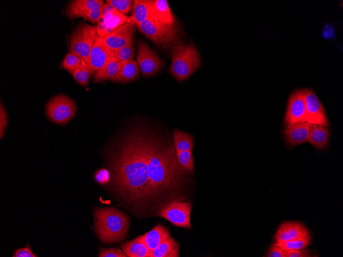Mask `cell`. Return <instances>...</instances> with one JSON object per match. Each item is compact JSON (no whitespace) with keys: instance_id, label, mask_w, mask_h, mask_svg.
<instances>
[{"instance_id":"cell-1","label":"cell","mask_w":343,"mask_h":257,"mask_svg":"<svg viewBox=\"0 0 343 257\" xmlns=\"http://www.w3.org/2000/svg\"><path fill=\"white\" fill-rule=\"evenodd\" d=\"M147 134L135 132L126 137L112 157V182L117 191L130 202L141 203L153 195L147 163Z\"/></svg>"},{"instance_id":"cell-2","label":"cell","mask_w":343,"mask_h":257,"mask_svg":"<svg viewBox=\"0 0 343 257\" xmlns=\"http://www.w3.org/2000/svg\"><path fill=\"white\" fill-rule=\"evenodd\" d=\"M146 150L147 174L153 195L176 189L187 170L178 163L172 144L165 145L147 134Z\"/></svg>"},{"instance_id":"cell-3","label":"cell","mask_w":343,"mask_h":257,"mask_svg":"<svg viewBox=\"0 0 343 257\" xmlns=\"http://www.w3.org/2000/svg\"><path fill=\"white\" fill-rule=\"evenodd\" d=\"M94 218L95 231L103 243L119 242L125 238L129 221L124 213L112 207L97 208Z\"/></svg>"},{"instance_id":"cell-4","label":"cell","mask_w":343,"mask_h":257,"mask_svg":"<svg viewBox=\"0 0 343 257\" xmlns=\"http://www.w3.org/2000/svg\"><path fill=\"white\" fill-rule=\"evenodd\" d=\"M170 53L169 71L179 82L186 80L200 66V55L192 42L187 45L178 43L172 47Z\"/></svg>"},{"instance_id":"cell-5","label":"cell","mask_w":343,"mask_h":257,"mask_svg":"<svg viewBox=\"0 0 343 257\" xmlns=\"http://www.w3.org/2000/svg\"><path fill=\"white\" fill-rule=\"evenodd\" d=\"M98 37L96 26L80 24L69 38V51L74 53L87 64L92 46Z\"/></svg>"},{"instance_id":"cell-6","label":"cell","mask_w":343,"mask_h":257,"mask_svg":"<svg viewBox=\"0 0 343 257\" xmlns=\"http://www.w3.org/2000/svg\"><path fill=\"white\" fill-rule=\"evenodd\" d=\"M191 211L192 204L190 202L175 200L159 209L157 215L166 219L176 226L190 229Z\"/></svg>"},{"instance_id":"cell-7","label":"cell","mask_w":343,"mask_h":257,"mask_svg":"<svg viewBox=\"0 0 343 257\" xmlns=\"http://www.w3.org/2000/svg\"><path fill=\"white\" fill-rule=\"evenodd\" d=\"M104 3L102 0H73L68 5L65 14L71 19L82 17L92 24L98 23Z\"/></svg>"},{"instance_id":"cell-8","label":"cell","mask_w":343,"mask_h":257,"mask_svg":"<svg viewBox=\"0 0 343 257\" xmlns=\"http://www.w3.org/2000/svg\"><path fill=\"white\" fill-rule=\"evenodd\" d=\"M46 112L52 122L65 124L74 115L76 107L74 102L63 95H56L47 103Z\"/></svg>"},{"instance_id":"cell-9","label":"cell","mask_w":343,"mask_h":257,"mask_svg":"<svg viewBox=\"0 0 343 257\" xmlns=\"http://www.w3.org/2000/svg\"><path fill=\"white\" fill-rule=\"evenodd\" d=\"M132 22L130 17L119 12L111 5L104 3L97 28L98 36L104 38L127 23Z\"/></svg>"},{"instance_id":"cell-10","label":"cell","mask_w":343,"mask_h":257,"mask_svg":"<svg viewBox=\"0 0 343 257\" xmlns=\"http://www.w3.org/2000/svg\"><path fill=\"white\" fill-rule=\"evenodd\" d=\"M137 26L143 34L159 46L167 48L178 43V32L163 28L149 18Z\"/></svg>"},{"instance_id":"cell-11","label":"cell","mask_w":343,"mask_h":257,"mask_svg":"<svg viewBox=\"0 0 343 257\" xmlns=\"http://www.w3.org/2000/svg\"><path fill=\"white\" fill-rule=\"evenodd\" d=\"M137 62L144 76L152 75L159 71L164 61L143 41L137 46Z\"/></svg>"},{"instance_id":"cell-12","label":"cell","mask_w":343,"mask_h":257,"mask_svg":"<svg viewBox=\"0 0 343 257\" xmlns=\"http://www.w3.org/2000/svg\"><path fill=\"white\" fill-rule=\"evenodd\" d=\"M149 18L163 28L178 32L176 19L166 0H150Z\"/></svg>"},{"instance_id":"cell-13","label":"cell","mask_w":343,"mask_h":257,"mask_svg":"<svg viewBox=\"0 0 343 257\" xmlns=\"http://www.w3.org/2000/svg\"><path fill=\"white\" fill-rule=\"evenodd\" d=\"M307 110L306 121L310 124H319L326 127L329 121L320 101L310 88L303 89Z\"/></svg>"},{"instance_id":"cell-14","label":"cell","mask_w":343,"mask_h":257,"mask_svg":"<svg viewBox=\"0 0 343 257\" xmlns=\"http://www.w3.org/2000/svg\"><path fill=\"white\" fill-rule=\"evenodd\" d=\"M307 110L303 89H297L289 96L285 114L284 125L306 121ZM307 122V121H306Z\"/></svg>"},{"instance_id":"cell-15","label":"cell","mask_w":343,"mask_h":257,"mask_svg":"<svg viewBox=\"0 0 343 257\" xmlns=\"http://www.w3.org/2000/svg\"><path fill=\"white\" fill-rule=\"evenodd\" d=\"M136 25L132 22L127 23L103 38L106 47L115 51L124 46L133 44Z\"/></svg>"},{"instance_id":"cell-16","label":"cell","mask_w":343,"mask_h":257,"mask_svg":"<svg viewBox=\"0 0 343 257\" xmlns=\"http://www.w3.org/2000/svg\"><path fill=\"white\" fill-rule=\"evenodd\" d=\"M112 51L105 45L103 38L98 37L91 49L87 66L90 75L100 71L111 57Z\"/></svg>"},{"instance_id":"cell-17","label":"cell","mask_w":343,"mask_h":257,"mask_svg":"<svg viewBox=\"0 0 343 257\" xmlns=\"http://www.w3.org/2000/svg\"><path fill=\"white\" fill-rule=\"evenodd\" d=\"M310 126L306 121L284 125L283 135L286 143L294 147L308 142Z\"/></svg>"},{"instance_id":"cell-18","label":"cell","mask_w":343,"mask_h":257,"mask_svg":"<svg viewBox=\"0 0 343 257\" xmlns=\"http://www.w3.org/2000/svg\"><path fill=\"white\" fill-rule=\"evenodd\" d=\"M307 228L300 222L288 221L282 223L274 236L276 243H281L301 236Z\"/></svg>"},{"instance_id":"cell-19","label":"cell","mask_w":343,"mask_h":257,"mask_svg":"<svg viewBox=\"0 0 343 257\" xmlns=\"http://www.w3.org/2000/svg\"><path fill=\"white\" fill-rule=\"evenodd\" d=\"M170 236V235L167 229L158 224L151 230L138 237L145 244L150 253Z\"/></svg>"},{"instance_id":"cell-20","label":"cell","mask_w":343,"mask_h":257,"mask_svg":"<svg viewBox=\"0 0 343 257\" xmlns=\"http://www.w3.org/2000/svg\"><path fill=\"white\" fill-rule=\"evenodd\" d=\"M329 136L328 127L319 124H311L308 142L315 148L324 149L328 144Z\"/></svg>"},{"instance_id":"cell-21","label":"cell","mask_w":343,"mask_h":257,"mask_svg":"<svg viewBox=\"0 0 343 257\" xmlns=\"http://www.w3.org/2000/svg\"><path fill=\"white\" fill-rule=\"evenodd\" d=\"M179 246L171 236L149 253V257H178Z\"/></svg>"},{"instance_id":"cell-22","label":"cell","mask_w":343,"mask_h":257,"mask_svg":"<svg viewBox=\"0 0 343 257\" xmlns=\"http://www.w3.org/2000/svg\"><path fill=\"white\" fill-rule=\"evenodd\" d=\"M121 247L127 256L149 257V251L145 244L138 236L124 243Z\"/></svg>"},{"instance_id":"cell-23","label":"cell","mask_w":343,"mask_h":257,"mask_svg":"<svg viewBox=\"0 0 343 257\" xmlns=\"http://www.w3.org/2000/svg\"><path fill=\"white\" fill-rule=\"evenodd\" d=\"M139 68L138 64L135 60L123 63L118 74L111 81L121 83L134 81L139 76Z\"/></svg>"},{"instance_id":"cell-24","label":"cell","mask_w":343,"mask_h":257,"mask_svg":"<svg viewBox=\"0 0 343 257\" xmlns=\"http://www.w3.org/2000/svg\"><path fill=\"white\" fill-rule=\"evenodd\" d=\"M122 64L111 56L105 66L94 75L93 82L111 80L119 72Z\"/></svg>"},{"instance_id":"cell-25","label":"cell","mask_w":343,"mask_h":257,"mask_svg":"<svg viewBox=\"0 0 343 257\" xmlns=\"http://www.w3.org/2000/svg\"><path fill=\"white\" fill-rule=\"evenodd\" d=\"M149 13L150 0L134 1L130 18L136 26L148 18Z\"/></svg>"},{"instance_id":"cell-26","label":"cell","mask_w":343,"mask_h":257,"mask_svg":"<svg viewBox=\"0 0 343 257\" xmlns=\"http://www.w3.org/2000/svg\"><path fill=\"white\" fill-rule=\"evenodd\" d=\"M173 142L176 151H192L194 141L192 136L179 130L173 131Z\"/></svg>"},{"instance_id":"cell-27","label":"cell","mask_w":343,"mask_h":257,"mask_svg":"<svg viewBox=\"0 0 343 257\" xmlns=\"http://www.w3.org/2000/svg\"><path fill=\"white\" fill-rule=\"evenodd\" d=\"M311 240V235L306 228L302 235L297 239L281 243H275L274 244L287 250H297L307 247L310 245Z\"/></svg>"},{"instance_id":"cell-28","label":"cell","mask_w":343,"mask_h":257,"mask_svg":"<svg viewBox=\"0 0 343 257\" xmlns=\"http://www.w3.org/2000/svg\"><path fill=\"white\" fill-rule=\"evenodd\" d=\"M135 48L133 44L129 45L112 51V57L121 64L134 60Z\"/></svg>"},{"instance_id":"cell-29","label":"cell","mask_w":343,"mask_h":257,"mask_svg":"<svg viewBox=\"0 0 343 257\" xmlns=\"http://www.w3.org/2000/svg\"><path fill=\"white\" fill-rule=\"evenodd\" d=\"M176 154L178 163L181 167L189 171H194V165L192 151H176Z\"/></svg>"},{"instance_id":"cell-30","label":"cell","mask_w":343,"mask_h":257,"mask_svg":"<svg viewBox=\"0 0 343 257\" xmlns=\"http://www.w3.org/2000/svg\"><path fill=\"white\" fill-rule=\"evenodd\" d=\"M82 59L74 53L69 51L62 62L63 68L71 74L80 67Z\"/></svg>"},{"instance_id":"cell-31","label":"cell","mask_w":343,"mask_h":257,"mask_svg":"<svg viewBox=\"0 0 343 257\" xmlns=\"http://www.w3.org/2000/svg\"><path fill=\"white\" fill-rule=\"evenodd\" d=\"M90 75L87 63L82 60L80 67L72 74L74 80L81 85L86 86L88 84Z\"/></svg>"},{"instance_id":"cell-32","label":"cell","mask_w":343,"mask_h":257,"mask_svg":"<svg viewBox=\"0 0 343 257\" xmlns=\"http://www.w3.org/2000/svg\"><path fill=\"white\" fill-rule=\"evenodd\" d=\"M106 2L119 12L126 15L132 9L134 1L106 0Z\"/></svg>"},{"instance_id":"cell-33","label":"cell","mask_w":343,"mask_h":257,"mask_svg":"<svg viewBox=\"0 0 343 257\" xmlns=\"http://www.w3.org/2000/svg\"><path fill=\"white\" fill-rule=\"evenodd\" d=\"M100 257H126L127 256L118 247L102 248L99 254Z\"/></svg>"},{"instance_id":"cell-34","label":"cell","mask_w":343,"mask_h":257,"mask_svg":"<svg viewBox=\"0 0 343 257\" xmlns=\"http://www.w3.org/2000/svg\"><path fill=\"white\" fill-rule=\"evenodd\" d=\"M286 250L274 243L271 245L266 254L268 257H286Z\"/></svg>"},{"instance_id":"cell-35","label":"cell","mask_w":343,"mask_h":257,"mask_svg":"<svg viewBox=\"0 0 343 257\" xmlns=\"http://www.w3.org/2000/svg\"><path fill=\"white\" fill-rule=\"evenodd\" d=\"M13 257H36L35 255L31 250V248L28 244L25 247L17 249L14 251Z\"/></svg>"},{"instance_id":"cell-36","label":"cell","mask_w":343,"mask_h":257,"mask_svg":"<svg viewBox=\"0 0 343 257\" xmlns=\"http://www.w3.org/2000/svg\"><path fill=\"white\" fill-rule=\"evenodd\" d=\"M286 250V257H311L313 256L311 251L308 249H300L297 250Z\"/></svg>"},{"instance_id":"cell-37","label":"cell","mask_w":343,"mask_h":257,"mask_svg":"<svg viewBox=\"0 0 343 257\" xmlns=\"http://www.w3.org/2000/svg\"><path fill=\"white\" fill-rule=\"evenodd\" d=\"M110 178L109 173L104 169H100L97 172L95 175V179L97 181L101 184H104L107 183Z\"/></svg>"},{"instance_id":"cell-38","label":"cell","mask_w":343,"mask_h":257,"mask_svg":"<svg viewBox=\"0 0 343 257\" xmlns=\"http://www.w3.org/2000/svg\"><path fill=\"white\" fill-rule=\"evenodd\" d=\"M7 123V117L6 111L2 106L0 105V137H2Z\"/></svg>"},{"instance_id":"cell-39","label":"cell","mask_w":343,"mask_h":257,"mask_svg":"<svg viewBox=\"0 0 343 257\" xmlns=\"http://www.w3.org/2000/svg\"><path fill=\"white\" fill-rule=\"evenodd\" d=\"M322 36L327 39H333L335 38V30L333 26L329 24L324 26L322 31Z\"/></svg>"}]
</instances>
